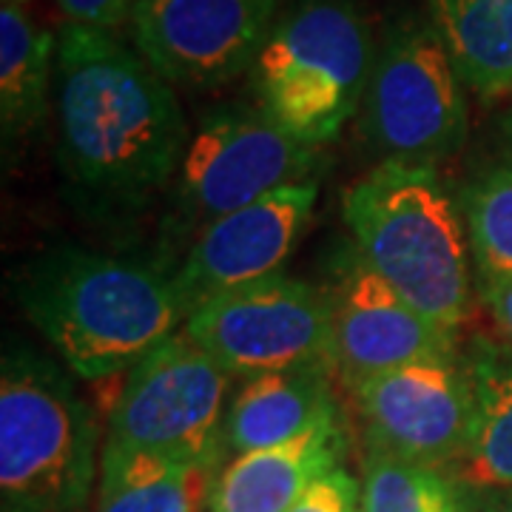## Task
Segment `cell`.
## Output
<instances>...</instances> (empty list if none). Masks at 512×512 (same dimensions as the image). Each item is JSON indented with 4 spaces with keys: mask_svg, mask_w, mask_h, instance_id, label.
I'll use <instances>...</instances> for the list:
<instances>
[{
    "mask_svg": "<svg viewBox=\"0 0 512 512\" xmlns=\"http://www.w3.org/2000/svg\"><path fill=\"white\" fill-rule=\"evenodd\" d=\"M288 512H362V478L339 464L316 478Z\"/></svg>",
    "mask_w": 512,
    "mask_h": 512,
    "instance_id": "obj_22",
    "label": "cell"
},
{
    "mask_svg": "<svg viewBox=\"0 0 512 512\" xmlns=\"http://www.w3.org/2000/svg\"><path fill=\"white\" fill-rule=\"evenodd\" d=\"M6 3H20V6H23V3H26V0H6Z\"/></svg>",
    "mask_w": 512,
    "mask_h": 512,
    "instance_id": "obj_26",
    "label": "cell"
},
{
    "mask_svg": "<svg viewBox=\"0 0 512 512\" xmlns=\"http://www.w3.org/2000/svg\"><path fill=\"white\" fill-rule=\"evenodd\" d=\"M328 302V362L348 390L396 367L458 356V336L416 311L356 251L328 291Z\"/></svg>",
    "mask_w": 512,
    "mask_h": 512,
    "instance_id": "obj_13",
    "label": "cell"
},
{
    "mask_svg": "<svg viewBox=\"0 0 512 512\" xmlns=\"http://www.w3.org/2000/svg\"><path fill=\"white\" fill-rule=\"evenodd\" d=\"M367 450L453 470L473 424V384L461 356L396 367L353 390Z\"/></svg>",
    "mask_w": 512,
    "mask_h": 512,
    "instance_id": "obj_11",
    "label": "cell"
},
{
    "mask_svg": "<svg viewBox=\"0 0 512 512\" xmlns=\"http://www.w3.org/2000/svg\"><path fill=\"white\" fill-rule=\"evenodd\" d=\"M342 214L367 268L458 336L470 316L476 271L458 194L439 168L382 160L345 191Z\"/></svg>",
    "mask_w": 512,
    "mask_h": 512,
    "instance_id": "obj_3",
    "label": "cell"
},
{
    "mask_svg": "<svg viewBox=\"0 0 512 512\" xmlns=\"http://www.w3.org/2000/svg\"><path fill=\"white\" fill-rule=\"evenodd\" d=\"M476 285L512 279V111L501 120L498 146L476 165V171L456 191Z\"/></svg>",
    "mask_w": 512,
    "mask_h": 512,
    "instance_id": "obj_20",
    "label": "cell"
},
{
    "mask_svg": "<svg viewBox=\"0 0 512 512\" xmlns=\"http://www.w3.org/2000/svg\"><path fill=\"white\" fill-rule=\"evenodd\" d=\"M100 433L74 373L9 345L0 362V512H86L100 478Z\"/></svg>",
    "mask_w": 512,
    "mask_h": 512,
    "instance_id": "obj_4",
    "label": "cell"
},
{
    "mask_svg": "<svg viewBox=\"0 0 512 512\" xmlns=\"http://www.w3.org/2000/svg\"><path fill=\"white\" fill-rule=\"evenodd\" d=\"M137 3L140 0H57L66 23L103 32H114L117 26L128 23Z\"/></svg>",
    "mask_w": 512,
    "mask_h": 512,
    "instance_id": "obj_23",
    "label": "cell"
},
{
    "mask_svg": "<svg viewBox=\"0 0 512 512\" xmlns=\"http://www.w3.org/2000/svg\"><path fill=\"white\" fill-rule=\"evenodd\" d=\"M15 299L60 362L89 382L128 373L188 319L171 268L80 245L32 256L15 276Z\"/></svg>",
    "mask_w": 512,
    "mask_h": 512,
    "instance_id": "obj_2",
    "label": "cell"
},
{
    "mask_svg": "<svg viewBox=\"0 0 512 512\" xmlns=\"http://www.w3.org/2000/svg\"><path fill=\"white\" fill-rule=\"evenodd\" d=\"M183 330L234 379L328 362V291L276 274L200 305Z\"/></svg>",
    "mask_w": 512,
    "mask_h": 512,
    "instance_id": "obj_9",
    "label": "cell"
},
{
    "mask_svg": "<svg viewBox=\"0 0 512 512\" xmlns=\"http://www.w3.org/2000/svg\"><path fill=\"white\" fill-rule=\"evenodd\" d=\"M473 384V424L450 476L464 493L512 490V353L476 342L464 356Z\"/></svg>",
    "mask_w": 512,
    "mask_h": 512,
    "instance_id": "obj_16",
    "label": "cell"
},
{
    "mask_svg": "<svg viewBox=\"0 0 512 512\" xmlns=\"http://www.w3.org/2000/svg\"><path fill=\"white\" fill-rule=\"evenodd\" d=\"M473 512H512V490L504 493H481V501Z\"/></svg>",
    "mask_w": 512,
    "mask_h": 512,
    "instance_id": "obj_25",
    "label": "cell"
},
{
    "mask_svg": "<svg viewBox=\"0 0 512 512\" xmlns=\"http://www.w3.org/2000/svg\"><path fill=\"white\" fill-rule=\"evenodd\" d=\"M57 37L20 3H0V134L6 154L43 128L55 92Z\"/></svg>",
    "mask_w": 512,
    "mask_h": 512,
    "instance_id": "obj_17",
    "label": "cell"
},
{
    "mask_svg": "<svg viewBox=\"0 0 512 512\" xmlns=\"http://www.w3.org/2000/svg\"><path fill=\"white\" fill-rule=\"evenodd\" d=\"M348 450L342 413L299 439L242 453L222 464L208 512H288Z\"/></svg>",
    "mask_w": 512,
    "mask_h": 512,
    "instance_id": "obj_15",
    "label": "cell"
},
{
    "mask_svg": "<svg viewBox=\"0 0 512 512\" xmlns=\"http://www.w3.org/2000/svg\"><path fill=\"white\" fill-rule=\"evenodd\" d=\"M316 200L319 183L288 185L205 225L171 268L185 311L282 274V265L311 225Z\"/></svg>",
    "mask_w": 512,
    "mask_h": 512,
    "instance_id": "obj_12",
    "label": "cell"
},
{
    "mask_svg": "<svg viewBox=\"0 0 512 512\" xmlns=\"http://www.w3.org/2000/svg\"><path fill=\"white\" fill-rule=\"evenodd\" d=\"M427 15L481 103L512 94V0H427Z\"/></svg>",
    "mask_w": 512,
    "mask_h": 512,
    "instance_id": "obj_19",
    "label": "cell"
},
{
    "mask_svg": "<svg viewBox=\"0 0 512 512\" xmlns=\"http://www.w3.org/2000/svg\"><path fill=\"white\" fill-rule=\"evenodd\" d=\"M376 37L356 0H293L251 69V94L299 143H333L362 111Z\"/></svg>",
    "mask_w": 512,
    "mask_h": 512,
    "instance_id": "obj_5",
    "label": "cell"
},
{
    "mask_svg": "<svg viewBox=\"0 0 512 512\" xmlns=\"http://www.w3.org/2000/svg\"><path fill=\"white\" fill-rule=\"evenodd\" d=\"M222 458L168 461L103 450L94 512H208Z\"/></svg>",
    "mask_w": 512,
    "mask_h": 512,
    "instance_id": "obj_18",
    "label": "cell"
},
{
    "mask_svg": "<svg viewBox=\"0 0 512 512\" xmlns=\"http://www.w3.org/2000/svg\"><path fill=\"white\" fill-rule=\"evenodd\" d=\"M52 111L60 168L86 205L128 214L171 185L191 128L174 86L114 32L63 23Z\"/></svg>",
    "mask_w": 512,
    "mask_h": 512,
    "instance_id": "obj_1",
    "label": "cell"
},
{
    "mask_svg": "<svg viewBox=\"0 0 512 512\" xmlns=\"http://www.w3.org/2000/svg\"><path fill=\"white\" fill-rule=\"evenodd\" d=\"M279 20V0H140L131 46L174 89H220L251 74Z\"/></svg>",
    "mask_w": 512,
    "mask_h": 512,
    "instance_id": "obj_10",
    "label": "cell"
},
{
    "mask_svg": "<svg viewBox=\"0 0 512 512\" xmlns=\"http://www.w3.org/2000/svg\"><path fill=\"white\" fill-rule=\"evenodd\" d=\"M362 512H467V493L447 470L367 450Z\"/></svg>",
    "mask_w": 512,
    "mask_h": 512,
    "instance_id": "obj_21",
    "label": "cell"
},
{
    "mask_svg": "<svg viewBox=\"0 0 512 512\" xmlns=\"http://www.w3.org/2000/svg\"><path fill=\"white\" fill-rule=\"evenodd\" d=\"M231 384L234 376L177 330L126 373L103 450L168 461L225 458Z\"/></svg>",
    "mask_w": 512,
    "mask_h": 512,
    "instance_id": "obj_8",
    "label": "cell"
},
{
    "mask_svg": "<svg viewBox=\"0 0 512 512\" xmlns=\"http://www.w3.org/2000/svg\"><path fill=\"white\" fill-rule=\"evenodd\" d=\"M333 379L336 373L330 362H311L245 379L225 410V456L234 458L285 444L339 416Z\"/></svg>",
    "mask_w": 512,
    "mask_h": 512,
    "instance_id": "obj_14",
    "label": "cell"
},
{
    "mask_svg": "<svg viewBox=\"0 0 512 512\" xmlns=\"http://www.w3.org/2000/svg\"><path fill=\"white\" fill-rule=\"evenodd\" d=\"M467 94L427 9H402L384 23L376 46L362 134L382 160L439 165L467 140Z\"/></svg>",
    "mask_w": 512,
    "mask_h": 512,
    "instance_id": "obj_6",
    "label": "cell"
},
{
    "mask_svg": "<svg viewBox=\"0 0 512 512\" xmlns=\"http://www.w3.org/2000/svg\"><path fill=\"white\" fill-rule=\"evenodd\" d=\"M478 296H481V302L487 305V311L493 316L495 328L501 330L504 339L512 345V279L481 285Z\"/></svg>",
    "mask_w": 512,
    "mask_h": 512,
    "instance_id": "obj_24",
    "label": "cell"
},
{
    "mask_svg": "<svg viewBox=\"0 0 512 512\" xmlns=\"http://www.w3.org/2000/svg\"><path fill=\"white\" fill-rule=\"evenodd\" d=\"M322 165V148L299 143L256 106L208 111L171 180L168 234L197 237L205 225L274 191L316 183Z\"/></svg>",
    "mask_w": 512,
    "mask_h": 512,
    "instance_id": "obj_7",
    "label": "cell"
}]
</instances>
